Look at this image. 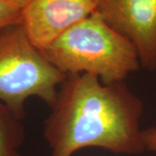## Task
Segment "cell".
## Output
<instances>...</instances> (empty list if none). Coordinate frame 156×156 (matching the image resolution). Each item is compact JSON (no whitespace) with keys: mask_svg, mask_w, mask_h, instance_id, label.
<instances>
[{"mask_svg":"<svg viewBox=\"0 0 156 156\" xmlns=\"http://www.w3.org/2000/svg\"><path fill=\"white\" fill-rule=\"evenodd\" d=\"M50 108L44 138L51 156H72L87 147L126 155L146 151L143 102L125 82L105 84L90 74L67 75Z\"/></svg>","mask_w":156,"mask_h":156,"instance_id":"obj_1","label":"cell"},{"mask_svg":"<svg viewBox=\"0 0 156 156\" xmlns=\"http://www.w3.org/2000/svg\"><path fill=\"white\" fill-rule=\"evenodd\" d=\"M41 51L65 75L90 74L105 84L125 82L141 67L135 46L97 12L73 25Z\"/></svg>","mask_w":156,"mask_h":156,"instance_id":"obj_2","label":"cell"},{"mask_svg":"<svg viewBox=\"0 0 156 156\" xmlns=\"http://www.w3.org/2000/svg\"><path fill=\"white\" fill-rule=\"evenodd\" d=\"M66 76L31 43L21 23L0 30V101L19 120L31 96L51 106Z\"/></svg>","mask_w":156,"mask_h":156,"instance_id":"obj_3","label":"cell"},{"mask_svg":"<svg viewBox=\"0 0 156 156\" xmlns=\"http://www.w3.org/2000/svg\"><path fill=\"white\" fill-rule=\"evenodd\" d=\"M104 21L135 46L140 66L156 70V0H96Z\"/></svg>","mask_w":156,"mask_h":156,"instance_id":"obj_4","label":"cell"},{"mask_svg":"<svg viewBox=\"0 0 156 156\" xmlns=\"http://www.w3.org/2000/svg\"><path fill=\"white\" fill-rule=\"evenodd\" d=\"M95 11L96 0H30L23 9L21 24L42 50Z\"/></svg>","mask_w":156,"mask_h":156,"instance_id":"obj_5","label":"cell"},{"mask_svg":"<svg viewBox=\"0 0 156 156\" xmlns=\"http://www.w3.org/2000/svg\"><path fill=\"white\" fill-rule=\"evenodd\" d=\"M21 120L0 101V156H21L24 133Z\"/></svg>","mask_w":156,"mask_h":156,"instance_id":"obj_6","label":"cell"},{"mask_svg":"<svg viewBox=\"0 0 156 156\" xmlns=\"http://www.w3.org/2000/svg\"><path fill=\"white\" fill-rule=\"evenodd\" d=\"M22 11L5 0H0V30L11 24L21 23Z\"/></svg>","mask_w":156,"mask_h":156,"instance_id":"obj_7","label":"cell"},{"mask_svg":"<svg viewBox=\"0 0 156 156\" xmlns=\"http://www.w3.org/2000/svg\"><path fill=\"white\" fill-rule=\"evenodd\" d=\"M143 140L146 151H149L156 154V126L143 129Z\"/></svg>","mask_w":156,"mask_h":156,"instance_id":"obj_8","label":"cell"},{"mask_svg":"<svg viewBox=\"0 0 156 156\" xmlns=\"http://www.w3.org/2000/svg\"><path fill=\"white\" fill-rule=\"evenodd\" d=\"M5 1L11 3L14 5L17 6V7H19V8H21L23 10L24 8V6L26 5L30 0H5Z\"/></svg>","mask_w":156,"mask_h":156,"instance_id":"obj_9","label":"cell"},{"mask_svg":"<svg viewBox=\"0 0 156 156\" xmlns=\"http://www.w3.org/2000/svg\"><path fill=\"white\" fill-rule=\"evenodd\" d=\"M155 81H156V79H155Z\"/></svg>","mask_w":156,"mask_h":156,"instance_id":"obj_10","label":"cell"}]
</instances>
